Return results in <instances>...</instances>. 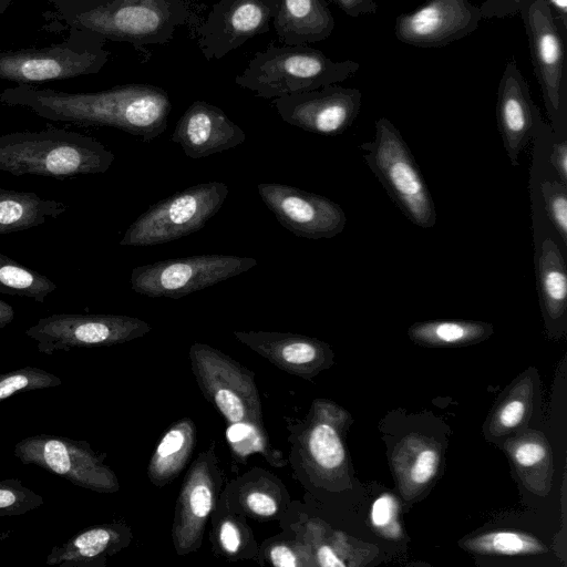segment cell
<instances>
[{
	"mask_svg": "<svg viewBox=\"0 0 567 567\" xmlns=\"http://www.w3.org/2000/svg\"><path fill=\"white\" fill-rule=\"evenodd\" d=\"M0 103L28 109L53 122L114 127L145 142L166 131L172 111L164 89L136 83L85 93L18 84L0 92Z\"/></svg>",
	"mask_w": 567,
	"mask_h": 567,
	"instance_id": "1",
	"label": "cell"
},
{
	"mask_svg": "<svg viewBox=\"0 0 567 567\" xmlns=\"http://www.w3.org/2000/svg\"><path fill=\"white\" fill-rule=\"evenodd\" d=\"M115 155L94 137L63 128L0 135V172L68 178L105 173Z\"/></svg>",
	"mask_w": 567,
	"mask_h": 567,
	"instance_id": "2",
	"label": "cell"
},
{
	"mask_svg": "<svg viewBox=\"0 0 567 567\" xmlns=\"http://www.w3.org/2000/svg\"><path fill=\"white\" fill-rule=\"evenodd\" d=\"M359 69L357 61H333L307 44L270 43L252 56L235 83L258 97L276 99L343 82Z\"/></svg>",
	"mask_w": 567,
	"mask_h": 567,
	"instance_id": "3",
	"label": "cell"
},
{
	"mask_svg": "<svg viewBox=\"0 0 567 567\" xmlns=\"http://www.w3.org/2000/svg\"><path fill=\"white\" fill-rule=\"evenodd\" d=\"M188 17L187 0H111L63 20L49 32L71 31L134 47L165 44Z\"/></svg>",
	"mask_w": 567,
	"mask_h": 567,
	"instance_id": "4",
	"label": "cell"
},
{
	"mask_svg": "<svg viewBox=\"0 0 567 567\" xmlns=\"http://www.w3.org/2000/svg\"><path fill=\"white\" fill-rule=\"evenodd\" d=\"M363 159L389 197L415 226L436 224L432 195L413 154L394 124L382 116L375 122L374 138L359 145Z\"/></svg>",
	"mask_w": 567,
	"mask_h": 567,
	"instance_id": "5",
	"label": "cell"
},
{
	"mask_svg": "<svg viewBox=\"0 0 567 567\" xmlns=\"http://www.w3.org/2000/svg\"><path fill=\"white\" fill-rule=\"evenodd\" d=\"M228 195L223 182L196 184L152 205L126 229L121 246L166 244L204 228Z\"/></svg>",
	"mask_w": 567,
	"mask_h": 567,
	"instance_id": "6",
	"label": "cell"
},
{
	"mask_svg": "<svg viewBox=\"0 0 567 567\" xmlns=\"http://www.w3.org/2000/svg\"><path fill=\"white\" fill-rule=\"evenodd\" d=\"M519 14L550 127L556 138H564L567 126V37L556 23L547 0H526Z\"/></svg>",
	"mask_w": 567,
	"mask_h": 567,
	"instance_id": "7",
	"label": "cell"
},
{
	"mask_svg": "<svg viewBox=\"0 0 567 567\" xmlns=\"http://www.w3.org/2000/svg\"><path fill=\"white\" fill-rule=\"evenodd\" d=\"M72 35L50 47L0 50V80L32 84L99 73L110 58L105 39Z\"/></svg>",
	"mask_w": 567,
	"mask_h": 567,
	"instance_id": "8",
	"label": "cell"
},
{
	"mask_svg": "<svg viewBox=\"0 0 567 567\" xmlns=\"http://www.w3.org/2000/svg\"><path fill=\"white\" fill-rule=\"evenodd\" d=\"M257 265L250 257L206 254L174 258L135 267L134 292L151 298L178 299L248 271Z\"/></svg>",
	"mask_w": 567,
	"mask_h": 567,
	"instance_id": "9",
	"label": "cell"
},
{
	"mask_svg": "<svg viewBox=\"0 0 567 567\" xmlns=\"http://www.w3.org/2000/svg\"><path fill=\"white\" fill-rule=\"evenodd\" d=\"M13 455L24 465H37L72 484L97 493L118 489L115 473L104 464L105 454L86 441L54 434H35L17 442Z\"/></svg>",
	"mask_w": 567,
	"mask_h": 567,
	"instance_id": "10",
	"label": "cell"
},
{
	"mask_svg": "<svg viewBox=\"0 0 567 567\" xmlns=\"http://www.w3.org/2000/svg\"><path fill=\"white\" fill-rule=\"evenodd\" d=\"M189 358L203 393L227 421L262 427L260 400L250 371L204 343H194Z\"/></svg>",
	"mask_w": 567,
	"mask_h": 567,
	"instance_id": "11",
	"label": "cell"
},
{
	"mask_svg": "<svg viewBox=\"0 0 567 567\" xmlns=\"http://www.w3.org/2000/svg\"><path fill=\"white\" fill-rule=\"evenodd\" d=\"M152 327L134 317L101 313H55L25 330L40 353L53 354L73 348L110 347L150 332Z\"/></svg>",
	"mask_w": 567,
	"mask_h": 567,
	"instance_id": "12",
	"label": "cell"
},
{
	"mask_svg": "<svg viewBox=\"0 0 567 567\" xmlns=\"http://www.w3.org/2000/svg\"><path fill=\"white\" fill-rule=\"evenodd\" d=\"M257 189L278 223L297 237L332 238L346 227L342 207L324 196L279 183H260Z\"/></svg>",
	"mask_w": 567,
	"mask_h": 567,
	"instance_id": "13",
	"label": "cell"
},
{
	"mask_svg": "<svg viewBox=\"0 0 567 567\" xmlns=\"http://www.w3.org/2000/svg\"><path fill=\"white\" fill-rule=\"evenodd\" d=\"M281 120L319 135L344 133L358 117L362 93L336 84L272 100Z\"/></svg>",
	"mask_w": 567,
	"mask_h": 567,
	"instance_id": "14",
	"label": "cell"
},
{
	"mask_svg": "<svg viewBox=\"0 0 567 567\" xmlns=\"http://www.w3.org/2000/svg\"><path fill=\"white\" fill-rule=\"evenodd\" d=\"M276 0H219L197 31L206 60L221 59L249 39L266 33L277 14Z\"/></svg>",
	"mask_w": 567,
	"mask_h": 567,
	"instance_id": "15",
	"label": "cell"
},
{
	"mask_svg": "<svg viewBox=\"0 0 567 567\" xmlns=\"http://www.w3.org/2000/svg\"><path fill=\"white\" fill-rule=\"evenodd\" d=\"M482 20L470 0H427L401 13L394 23L396 39L417 48H437L473 33Z\"/></svg>",
	"mask_w": 567,
	"mask_h": 567,
	"instance_id": "16",
	"label": "cell"
},
{
	"mask_svg": "<svg viewBox=\"0 0 567 567\" xmlns=\"http://www.w3.org/2000/svg\"><path fill=\"white\" fill-rule=\"evenodd\" d=\"M534 208L533 229L535 243V270L540 310L550 336L560 337L567 317L566 248L557 241V234L549 224L540 203Z\"/></svg>",
	"mask_w": 567,
	"mask_h": 567,
	"instance_id": "17",
	"label": "cell"
},
{
	"mask_svg": "<svg viewBox=\"0 0 567 567\" xmlns=\"http://www.w3.org/2000/svg\"><path fill=\"white\" fill-rule=\"evenodd\" d=\"M496 120L504 150L516 166L520 152L545 122L514 56L507 60L498 83Z\"/></svg>",
	"mask_w": 567,
	"mask_h": 567,
	"instance_id": "18",
	"label": "cell"
},
{
	"mask_svg": "<svg viewBox=\"0 0 567 567\" xmlns=\"http://www.w3.org/2000/svg\"><path fill=\"white\" fill-rule=\"evenodd\" d=\"M212 453L202 454L188 471L173 520V540L178 554L199 547L206 520L219 488V475Z\"/></svg>",
	"mask_w": 567,
	"mask_h": 567,
	"instance_id": "19",
	"label": "cell"
},
{
	"mask_svg": "<svg viewBox=\"0 0 567 567\" xmlns=\"http://www.w3.org/2000/svg\"><path fill=\"white\" fill-rule=\"evenodd\" d=\"M246 134L225 112L205 101L193 102L177 121L172 141L190 158L207 157L241 144Z\"/></svg>",
	"mask_w": 567,
	"mask_h": 567,
	"instance_id": "20",
	"label": "cell"
},
{
	"mask_svg": "<svg viewBox=\"0 0 567 567\" xmlns=\"http://www.w3.org/2000/svg\"><path fill=\"white\" fill-rule=\"evenodd\" d=\"M235 337L278 368L310 378L326 368L329 348L318 339L285 332L235 331Z\"/></svg>",
	"mask_w": 567,
	"mask_h": 567,
	"instance_id": "21",
	"label": "cell"
},
{
	"mask_svg": "<svg viewBox=\"0 0 567 567\" xmlns=\"http://www.w3.org/2000/svg\"><path fill=\"white\" fill-rule=\"evenodd\" d=\"M128 529L121 523L84 528L51 548L45 565L60 567H103L107 558L128 543Z\"/></svg>",
	"mask_w": 567,
	"mask_h": 567,
	"instance_id": "22",
	"label": "cell"
},
{
	"mask_svg": "<svg viewBox=\"0 0 567 567\" xmlns=\"http://www.w3.org/2000/svg\"><path fill=\"white\" fill-rule=\"evenodd\" d=\"M272 27L286 45H302L329 38L334 18L326 0H276Z\"/></svg>",
	"mask_w": 567,
	"mask_h": 567,
	"instance_id": "23",
	"label": "cell"
},
{
	"mask_svg": "<svg viewBox=\"0 0 567 567\" xmlns=\"http://www.w3.org/2000/svg\"><path fill=\"white\" fill-rule=\"evenodd\" d=\"M441 453L436 443L422 434H410L395 446L391 465L405 501L419 496L434 480Z\"/></svg>",
	"mask_w": 567,
	"mask_h": 567,
	"instance_id": "24",
	"label": "cell"
},
{
	"mask_svg": "<svg viewBox=\"0 0 567 567\" xmlns=\"http://www.w3.org/2000/svg\"><path fill=\"white\" fill-rule=\"evenodd\" d=\"M504 449L524 486L537 496H547L553 483V451L544 433L519 431L508 436Z\"/></svg>",
	"mask_w": 567,
	"mask_h": 567,
	"instance_id": "25",
	"label": "cell"
},
{
	"mask_svg": "<svg viewBox=\"0 0 567 567\" xmlns=\"http://www.w3.org/2000/svg\"><path fill=\"white\" fill-rule=\"evenodd\" d=\"M534 380L530 370L520 374L495 403L484 425L488 440L499 439L524 429L532 415Z\"/></svg>",
	"mask_w": 567,
	"mask_h": 567,
	"instance_id": "26",
	"label": "cell"
},
{
	"mask_svg": "<svg viewBox=\"0 0 567 567\" xmlns=\"http://www.w3.org/2000/svg\"><path fill=\"white\" fill-rule=\"evenodd\" d=\"M66 210L64 203L42 198L33 192L0 188V235L37 227Z\"/></svg>",
	"mask_w": 567,
	"mask_h": 567,
	"instance_id": "27",
	"label": "cell"
},
{
	"mask_svg": "<svg viewBox=\"0 0 567 567\" xmlns=\"http://www.w3.org/2000/svg\"><path fill=\"white\" fill-rule=\"evenodd\" d=\"M195 442V425L183 419L173 424L161 439L151 458L147 474L156 486L174 480L189 460Z\"/></svg>",
	"mask_w": 567,
	"mask_h": 567,
	"instance_id": "28",
	"label": "cell"
},
{
	"mask_svg": "<svg viewBox=\"0 0 567 567\" xmlns=\"http://www.w3.org/2000/svg\"><path fill=\"white\" fill-rule=\"evenodd\" d=\"M494 328L488 322L474 320H427L413 323L409 338L419 346L456 348L472 346L489 338Z\"/></svg>",
	"mask_w": 567,
	"mask_h": 567,
	"instance_id": "29",
	"label": "cell"
},
{
	"mask_svg": "<svg viewBox=\"0 0 567 567\" xmlns=\"http://www.w3.org/2000/svg\"><path fill=\"white\" fill-rule=\"evenodd\" d=\"M337 416L336 420L320 417L307 433L306 444L310 458L319 470L327 473L344 470L347 464V453L341 427L337 425Z\"/></svg>",
	"mask_w": 567,
	"mask_h": 567,
	"instance_id": "30",
	"label": "cell"
},
{
	"mask_svg": "<svg viewBox=\"0 0 567 567\" xmlns=\"http://www.w3.org/2000/svg\"><path fill=\"white\" fill-rule=\"evenodd\" d=\"M466 550L478 555L526 556L547 553L535 536L519 530H492L471 536L461 543Z\"/></svg>",
	"mask_w": 567,
	"mask_h": 567,
	"instance_id": "31",
	"label": "cell"
},
{
	"mask_svg": "<svg viewBox=\"0 0 567 567\" xmlns=\"http://www.w3.org/2000/svg\"><path fill=\"white\" fill-rule=\"evenodd\" d=\"M56 289L47 276L32 270L0 252V292L43 303Z\"/></svg>",
	"mask_w": 567,
	"mask_h": 567,
	"instance_id": "32",
	"label": "cell"
},
{
	"mask_svg": "<svg viewBox=\"0 0 567 567\" xmlns=\"http://www.w3.org/2000/svg\"><path fill=\"white\" fill-rule=\"evenodd\" d=\"M548 173L538 182L542 207L563 246L567 248V185L559 181L551 167Z\"/></svg>",
	"mask_w": 567,
	"mask_h": 567,
	"instance_id": "33",
	"label": "cell"
},
{
	"mask_svg": "<svg viewBox=\"0 0 567 567\" xmlns=\"http://www.w3.org/2000/svg\"><path fill=\"white\" fill-rule=\"evenodd\" d=\"M61 384L62 380L58 375L35 367L0 373V402L20 392L43 390Z\"/></svg>",
	"mask_w": 567,
	"mask_h": 567,
	"instance_id": "34",
	"label": "cell"
},
{
	"mask_svg": "<svg viewBox=\"0 0 567 567\" xmlns=\"http://www.w3.org/2000/svg\"><path fill=\"white\" fill-rule=\"evenodd\" d=\"M43 504V497L24 486L21 480L0 481V517L23 515Z\"/></svg>",
	"mask_w": 567,
	"mask_h": 567,
	"instance_id": "35",
	"label": "cell"
},
{
	"mask_svg": "<svg viewBox=\"0 0 567 567\" xmlns=\"http://www.w3.org/2000/svg\"><path fill=\"white\" fill-rule=\"evenodd\" d=\"M400 502L392 493L380 495L372 504L370 519L379 534L388 539H399L402 536L400 523Z\"/></svg>",
	"mask_w": 567,
	"mask_h": 567,
	"instance_id": "36",
	"label": "cell"
},
{
	"mask_svg": "<svg viewBox=\"0 0 567 567\" xmlns=\"http://www.w3.org/2000/svg\"><path fill=\"white\" fill-rule=\"evenodd\" d=\"M110 1L111 0H47L48 9L43 13L45 20L43 28L49 31L70 17L104 6Z\"/></svg>",
	"mask_w": 567,
	"mask_h": 567,
	"instance_id": "37",
	"label": "cell"
},
{
	"mask_svg": "<svg viewBox=\"0 0 567 567\" xmlns=\"http://www.w3.org/2000/svg\"><path fill=\"white\" fill-rule=\"evenodd\" d=\"M227 439L234 450L244 455L262 451L264 430L247 422L233 423L226 431Z\"/></svg>",
	"mask_w": 567,
	"mask_h": 567,
	"instance_id": "38",
	"label": "cell"
},
{
	"mask_svg": "<svg viewBox=\"0 0 567 567\" xmlns=\"http://www.w3.org/2000/svg\"><path fill=\"white\" fill-rule=\"evenodd\" d=\"M526 0H484L480 6L482 19H503L519 13Z\"/></svg>",
	"mask_w": 567,
	"mask_h": 567,
	"instance_id": "39",
	"label": "cell"
},
{
	"mask_svg": "<svg viewBox=\"0 0 567 567\" xmlns=\"http://www.w3.org/2000/svg\"><path fill=\"white\" fill-rule=\"evenodd\" d=\"M245 506L250 513L260 517L274 516L278 511L276 499L269 493L259 489L247 493Z\"/></svg>",
	"mask_w": 567,
	"mask_h": 567,
	"instance_id": "40",
	"label": "cell"
},
{
	"mask_svg": "<svg viewBox=\"0 0 567 567\" xmlns=\"http://www.w3.org/2000/svg\"><path fill=\"white\" fill-rule=\"evenodd\" d=\"M547 162L559 178V181L567 185V140L556 138L551 140L550 148L548 151Z\"/></svg>",
	"mask_w": 567,
	"mask_h": 567,
	"instance_id": "41",
	"label": "cell"
},
{
	"mask_svg": "<svg viewBox=\"0 0 567 567\" xmlns=\"http://www.w3.org/2000/svg\"><path fill=\"white\" fill-rule=\"evenodd\" d=\"M218 539L226 553L236 554L243 542L240 527L234 519L223 520L218 530Z\"/></svg>",
	"mask_w": 567,
	"mask_h": 567,
	"instance_id": "42",
	"label": "cell"
},
{
	"mask_svg": "<svg viewBox=\"0 0 567 567\" xmlns=\"http://www.w3.org/2000/svg\"><path fill=\"white\" fill-rule=\"evenodd\" d=\"M340 10L351 18H359L364 14H374L377 3L374 0H331Z\"/></svg>",
	"mask_w": 567,
	"mask_h": 567,
	"instance_id": "43",
	"label": "cell"
},
{
	"mask_svg": "<svg viewBox=\"0 0 567 567\" xmlns=\"http://www.w3.org/2000/svg\"><path fill=\"white\" fill-rule=\"evenodd\" d=\"M269 559L277 567H297L300 565L297 554L287 545L278 544L270 548Z\"/></svg>",
	"mask_w": 567,
	"mask_h": 567,
	"instance_id": "44",
	"label": "cell"
},
{
	"mask_svg": "<svg viewBox=\"0 0 567 567\" xmlns=\"http://www.w3.org/2000/svg\"><path fill=\"white\" fill-rule=\"evenodd\" d=\"M317 561L322 567H347L348 564L343 560L337 550L329 545H321L318 547Z\"/></svg>",
	"mask_w": 567,
	"mask_h": 567,
	"instance_id": "45",
	"label": "cell"
},
{
	"mask_svg": "<svg viewBox=\"0 0 567 567\" xmlns=\"http://www.w3.org/2000/svg\"><path fill=\"white\" fill-rule=\"evenodd\" d=\"M556 23L563 34L567 37V0H547Z\"/></svg>",
	"mask_w": 567,
	"mask_h": 567,
	"instance_id": "46",
	"label": "cell"
},
{
	"mask_svg": "<svg viewBox=\"0 0 567 567\" xmlns=\"http://www.w3.org/2000/svg\"><path fill=\"white\" fill-rule=\"evenodd\" d=\"M14 319V310L11 305L0 299V329L10 324Z\"/></svg>",
	"mask_w": 567,
	"mask_h": 567,
	"instance_id": "47",
	"label": "cell"
},
{
	"mask_svg": "<svg viewBox=\"0 0 567 567\" xmlns=\"http://www.w3.org/2000/svg\"><path fill=\"white\" fill-rule=\"evenodd\" d=\"M13 0H0V16L9 8Z\"/></svg>",
	"mask_w": 567,
	"mask_h": 567,
	"instance_id": "48",
	"label": "cell"
},
{
	"mask_svg": "<svg viewBox=\"0 0 567 567\" xmlns=\"http://www.w3.org/2000/svg\"><path fill=\"white\" fill-rule=\"evenodd\" d=\"M12 533L13 530L0 532V542L8 539Z\"/></svg>",
	"mask_w": 567,
	"mask_h": 567,
	"instance_id": "49",
	"label": "cell"
}]
</instances>
